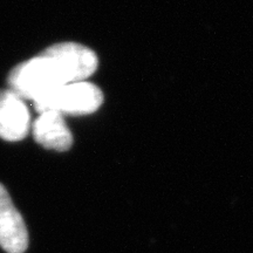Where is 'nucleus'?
<instances>
[{
  "mask_svg": "<svg viewBox=\"0 0 253 253\" xmlns=\"http://www.w3.org/2000/svg\"><path fill=\"white\" fill-rule=\"evenodd\" d=\"M96 53L77 42H60L9 72L11 90L25 100L34 101L66 84L81 82L96 72Z\"/></svg>",
  "mask_w": 253,
  "mask_h": 253,
  "instance_id": "f257e3e1",
  "label": "nucleus"
},
{
  "mask_svg": "<svg viewBox=\"0 0 253 253\" xmlns=\"http://www.w3.org/2000/svg\"><path fill=\"white\" fill-rule=\"evenodd\" d=\"M102 103V90L96 84L81 81L60 87L34 101V108L40 114L52 110L62 116H81L95 113Z\"/></svg>",
  "mask_w": 253,
  "mask_h": 253,
  "instance_id": "f03ea898",
  "label": "nucleus"
},
{
  "mask_svg": "<svg viewBox=\"0 0 253 253\" xmlns=\"http://www.w3.org/2000/svg\"><path fill=\"white\" fill-rule=\"evenodd\" d=\"M0 246L7 253H24L28 248V232L21 214L7 190L0 183Z\"/></svg>",
  "mask_w": 253,
  "mask_h": 253,
  "instance_id": "7ed1b4c3",
  "label": "nucleus"
},
{
  "mask_svg": "<svg viewBox=\"0 0 253 253\" xmlns=\"http://www.w3.org/2000/svg\"><path fill=\"white\" fill-rule=\"evenodd\" d=\"M31 128V114L23 97L13 90H0V137L5 141L24 140Z\"/></svg>",
  "mask_w": 253,
  "mask_h": 253,
  "instance_id": "20e7f679",
  "label": "nucleus"
},
{
  "mask_svg": "<svg viewBox=\"0 0 253 253\" xmlns=\"http://www.w3.org/2000/svg\"><path fill=\"white\" fill-rule=\"evenodd\" d=\"M32 131L37 143L46 149L67 151L73 144V135L63 116L52 110L40 114L33 123Z\"/></svg>",
  "mask_w": 253,
  "mask_h": 253,
  "instance_id": "39448f33",
  "label": "nucleus"
}]
</instances>
